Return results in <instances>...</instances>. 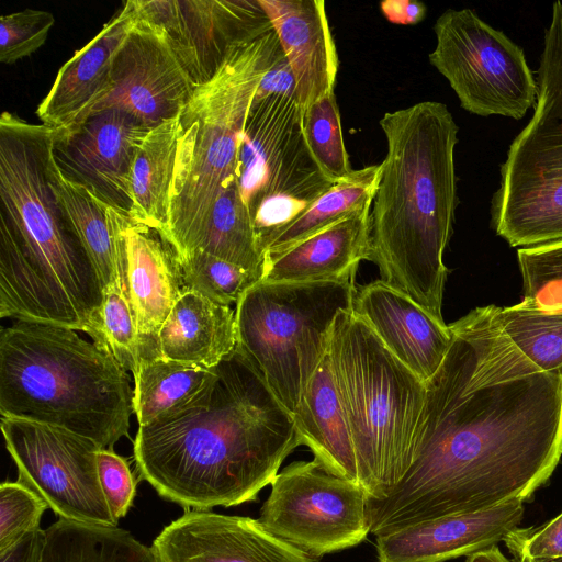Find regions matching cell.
I'll list each match as a JSON object with an SVG mask.
<instances>
[{
  "instance_id": "1",
  "label": "cell",
  "mask_w": 562,
  "mask_h": 562,
  "mask_svg": "<svg viewBox=\"0 0 562 562\" xmlns=\"http://www.w3.org/2000/svg\"><path fill=\"white\" fill-rule=\"evenodd\" d=\"M471 361V347L453 335L426 382L408 471L386 497L368 498L374 536L528 502L555 470L562 456V372L469 389Z\"/></svg>"
},
{
  "instance_id": "2",
  "label": "cell",
  "mask_w": 562,
  "mask_h": 562,
  "mask_svg": "<svg viewBox=\"0 0 562 562\" xmlns=\"http://www.w3.org/2000/svg\"><path fill=\"white\" fill-rule=\"evenodd\" d=\"M182 408L138 426L134 460L158 495L187 510L257 499L301 446L291 413L237 349Z\"/></svg>"
},
{
  "instance_id": "3",
  "label": "cell",
  "mask_w": 562,
  "mask_h": 562,
  "mask_svg": "<svg viewBox=\"0 0 562 562\" xmlns=\"http://www.w3.org/2000/svg\"><path fill=\"white\" fill-rule=\"evenodd\" d=\"M386 155L370 211L369 258L383 282L443 321V254L458 205V125L440 102L386 112Z\"/></svg>"
},
{
  "instance_id": "4",
  "label": "cell",
  "mask_w": 562,
  "mask_h": 562,
  "mask_svg": "<svg viewBox=\"0 0 562 562\" xmlns=\"http://www.w3.org/2000/svg\"><path fill=\"white\" fill-rule=\"evenodd\" d=\"M76 331L23 321L1 330L0 414L113 449L128 434L134 390L114 357Z\"/></svg>"
},
{
  "instance_id": "5",
  "label": "cell",
  "mask_w": 562,
  "mask_h": 562,
  "mask_svg": "<svg viewBox=\"0 0 562 562\" xmlns=\"http://www.w3.org/2000/svg\"><path fill=\"white\" fill-rule=\"evenodd\" d=\"M281 46L274 30L237 48L179 113L168 238L178 258L196 249L223 188L238 178L245 122Z\"/></svg>"
},
{
  "instance_id": "6",
  "label": "cell",
  "mask_w": 562,
  "mask_h": 562,
  "mask_svg": "<svg viewBox=\"0 0 562 562\" xmlns=\"http://www.w3.org/2000/svg\"><path fill=\"white\" fill-rule=\"evenodd\" d=\"M328 355L353 442L359 483L382 499L415 454L426 383L352 310L333 324Z\"/></svg>"
},
{
  "instance_id": "7",
  "label": "cell",
  "mask_w": 562,
  "mask_h": 562,
  "mask_svg": "<svg viewBox=\"0 0 562 562\" xmlns=\"http://www.w3.org/2000/svg\"><path fill=\"white\" fill-rule=\"evenodd\" d=\"M353 281H259L236 303L237 349L292 414L325 357L335 318L352 310Z\"/></svg>"
},
{
  "instance_id": "8",
  "label": "cell",
  "mask_w": 562,
  "mask_h": 562,
  "mask_svg": "<svg viewBox=\"0 0 562 562\" xmlns=\"http://www.w3.org/2000/svg\"><path fill=\"white\" fill-rule=\"evenodd\" d=\"M527 126L513 140L492 200L494 228L510 246L562 241V2L552 7Z\"/></svg>"
},
{
  "instance_id": "9",
  "label": "cell",
  "mask_w": 562,
  "mask_h": 562,
  "mask_svg": "<svg viewBox=\"0 0 562 562\" xmlns=\"http://www.w3.org/2000/svg\"><path fill=\"white\" fill-rule=\"evenodd\" d=\"M61 131L8 111L0 117V228L26 268L41 276L92 260L68 223L49 177Z\"/></svg>"
},
{
  "instance_id": "10",
  "label": "cell",
  "mask_w": 562,
  "mask_h": 562,
  "mask_svg": "<svg viewBox=\"0 0 562 562\" xmlns=\"http://www.w3.org/2000/svg\"><path fill=\"white\" fill-rule=\"evenodd\" d=\"M238 181L261 255L272 232L331 186L307 149L302 109L294 94L254 98L243 132Z\"/></svg>"
},
{
  "instance_id": "11",
  "label": "cell",
  "mask_w": 562,
  "mask_h": 562,
  "mask_svg": "<svg viewBox=\"0 0 562 562\" xmlns=\"http://www.w3.org/2000/svg\"><path fill=\"white\" fill-rule=\"evenodd\" d=\"M430 64L449 81L470 113L519 120L537 102L538 86L524 50L471 9H448L437 19Z\"/></svg>"
},
{
  "instance_id": "12",
  "label": "cell",
  "mask_w": 562,
  "mask_h": 562,
  "mask_svg": "<svg viewBox=\"0 0 562 562\" xmlns=\"http://www.w3.org/2000/svg\"><path fill=\"white\" fill-rule=\"evenodd\" d=\"M270 485L258 521L311 558L356 547L370 532L366 490L315 459L290 463Z\"/></svg>"
},
{
  "instance_id": "13",
  "label": "cell",
  "mask_w": 562,
  "mask_h": 562,
  "mask_svg": "<svg viewBox=\"0 0 562 562\" xmlns=\"http://www.w3.org/2000/svg\"><path fill=\"white\" fill-rule=\"evenodd\" d=\"M0 426L18 481L36 492L59 519L117 526L101 487L97 442L30 420L1 417Z\"/></svg>"
},
{
  "instance_id": "14",
  "label": "cell",
  "mask_w": 562,
  "mask_h": 562,
  "mask_svg": "<svg viewBox=\"0 0 562 562\" xmlns=\"http://www.w3.org/2000/svg\"><path fill=\"white\" fill-rule=\"evenodd\" d=\"M448 326L471 347L469 389L562 372V311L487 305Z\"/></svg>"
},
{
  "instance_id": "15",
  "label": "cell",
  "mask_w": 562,
  "mask_h": 562,
  "mask_svg": "<svg viewBox=\"0 0 562 562\" xmlns=\"http://www.w3.org/2000/svg\"><path fill=\"white\" fill-rule=\"evenodd\" d=\"M160 26L195 85L212 79L240 46L272 30L258 0H131Z\"/></svg>"
},
{
  "instance_id": "16",
  "label": "cell",
  "mask_w": 562,
  "mask_h": 562,
  "mask_svg": "<svg viewBox=\"0 0 562 562\" xmlns=\"http://www.w3.org/2000/svg\"><path fill=\"white\" fill-rule=\"evenodd\" d=\"M133 14V24L113 60V89L91 113L119 109L153 128L177 116L198 85L165 31L134 10Z\"/></svg>"
},
{
  "instance_id": "17",
  "label": "cell",
  "mask_w": 562,
  "mask_h": 562,
  "mask_svg": "<svg viewBox=\"0 0 562 562\" xmlns=\"http://www.w3.org/2000/svg\"><path fill=\"white\" fill-rule=\"evenodd\" d=\"M115 277L135 316L139 356L158 357V333L186 290L178 256L153 228L112 209Z\"/></svg>"
},
{
  "instance_id": "18",
  "label": "cell",
  "mask_w": 562,
  "mask_h": 562,
  "mask_svg": "<svg viewBox=\"0 0 562 562\" xmlns=\"http://www.w3.org/2000/svg\"><path fill=\"white\" fill-rule=\"evenodd\" d=\"M150 130L119 109L94 112L80 124L63 128L54 159L68 179L128 213L133 161Z\"/></svg>"
},
{
  "instance_id": "19",
  "label": "cell",
  "mask_w": 562,
  "mask_h": 562,
  "mask_svg": "<svg viewBox=\"0 0 562 562\" xmlns=\"http://www.w3.org/2000/svg\"><path fill=\"white\" fill-rule=\"evenodd\" d=\"M156 562H317L258 519L187 510L155 538Z\"/></svg>"
},
{
  "instance_id": "20",
  "label": "cell",
  "mask_w": 562,
  "mask_h": 562,
  "mask_svg": "<svg viewBox=\"0 0 562 562\" xmlns=\"http://www.w3.org/2000/svg\"><path fill=\"white\" fill-rule=\"evenodd\" d=\"M352 311L425 383L438 371L453 340L443 321L381 279L357 288Z\"/></svg>"
},
{
  "instance_id": "21",
  "label": "cell",
  "mask_w": 562,
  "mask_h": 562,
  "mask_svg": "<svg viewBox=\"0 0 562 562\" xmlns=\"http://www.w3.org/2000/svg\"><path fill=\"white\" fill-rule=\"evenodd\" d=\"M525 514L507 502L481 512L439 517L376 537L378 562H447L497 546Z\"/></svg>"
},
{
  "instance_id": "22",
  "label": "cell",
  "mask_w": 562,
  "mask_h": 562,
  "mask_svg": "<svg viewBox=\"0 0 562 562\" xmlns=\"http://www.w3.org/2000/svg\"><path fill=\"white\" fill-rule=\"evenodd\" d=\"M133 20L128 0L59 68L48 93L36 109L43 124L57 128L80 124L111 93L113 60Z\"/></svg>"
},
{
  "instance_id": "23",
  "label": "cell",
  "mask_w": 562,
  "mask_h": 562,
  "mask_svg": "<svg viewBox=\"0 0 562 562\" xmlns=\"http://www.w3.org/2000/svg\"><path fill=\"white\" fill-rule=\"evenodd\" d=\"M291 67L301 109L334 92L339 60L324 0H258Z\"/></svg>"
},
{
  "instance_id": "24",
  "label": "cell",
  "mask_w": 562,
  "mask_h": 562,
  "mask_svg": "<svg viewBox=\"0 0 562 562\" xmlns=\"http://www.w3.org/2000/svg\"><path fill=\"white\" fill-rule=\"evenodd\" d=\"M371 206L358 211L301 240L263 262L262 281H353L369 258Z\"/></svg>"
},
{
  "instance_id": "25",
  "label": "cell",
  "mask_w": 562,
  "mask_h": 562,
  "mask_svg": "<svg viewBox=\"0 0 562 562\" xmlns=\"http://www.w3.org/2000/svg\"><path fill=\"white\" fill-rule=\"evenodd\" d=\"M236 347L235 310L187 289L158 333L159 356L187 366L212 369Z\"/></svg>"
},
{
  "instance_id": "26",
  "label": "cell",
  "mask_w": 562,
  "mask_h": 562,
  "mask_svg": "<svg viewBox=\"0 0 562 562\" xmlns=\"http://www.w3.org/2000/svg\"><path fill=\"white\" fill-rule=\"evenodd\" d=\"M291 415L301 445L314 459L328 472L359 483L353 442L328 349Z\"/></svg>"
},
{
  "instance_id": "27",
  "label": "cell",
  "mask_w": 562,
  "mask_h": 562,
  "mask_svg": "<svg viewBox=\"0 0 562 562\" xmlns=\"http://www.w3.org/2000/svg\"><path fill=\"white\" fill-rule=\"evenodd\" d=\"M179 136V114L153 127L137 148L130 177V217L166 241Z\"/></svg>"
},
{
  "instance_id": "28",
  "label": "cell",
  "mask_w": 562,
  "mask_h": 562,
  "mask_svg": "<svg viewBox=\"0 0 562 562\" xmlns=\"http://www.w3.org/2000/svg\"><path fill=\"white\" fill-rule=\"evenodd\" d=\"M381 176V164L352 170L333 183L303 212L272 232L262 246L263 259L289 249L301 240L372 205Z\"/></svg>"
},
{
  "instance_id": "29",
  "label": "cell",
  "mask_w": 562,
  "mask_h": 562,
  "mask_svg": "<svg viewBox=\"0 0 562 562\" xmlns=\"http://www.w3.org/2000/svg\"><path fill=\"white\" fill-rule=\"evenodd\" d=\"M40 562H156L151 548L117 526L58 519L45 529Z\"/></svg>"
},
{
  "instance_id": "30",
  "label": "cell",
  "mask_w": 562,
  "mask_h": 562,
  "mask_svg": "<svg viewBox=\"0 0 562 562\" xmlns=\"http://www.w3.org/2000/svg\"><path fill=\"white\" fill-rule=\"evenodd\" d=\"M49 177L74 232L93 260L103 290L115 280L112 209L88 188L68 179L52 154Z\"/></svg>"
},
{
  "instance_id": "31",
  "label": "cell",
  "mask_w": 562,
  "mask_h": 562,
  "mask_svg": "<svg viewBox=\"0 0 562 562\" xmlns=\"http://www.w3.org/2000/svg\"><path fill=\"white\" fill-rule=\"evenodd\" d=\"M214 375V368L187 366L160 356L140 359L133 374V407L138 426L188 405Z\"/></svg>"
},
{
  "instance_id": "32",
  "label": "cell",
  "mask_w": 562,
  "mask_h": 562,
  "mask_svg": "<svg viewBox=\"0 0 562 562\" xmlns=\"http://www.w3.org/2000/svg\"><path fill=\"white\" fill-rule=\"evenodd\" d=\"M196 249L262 276L265 259L238 178L217 196Z\"/></svg>"
},
{
  "instance_id": "33",
  "label": "cell",
  "mask_w": 562,
  "mask_h": 562,
  "mask_svg": "<svg viewBox=\"0 0 562 562\" xmlns=\"http://www.w3.org/2000/svg\"><path fill=\"white\" fill-rule=\"evenodd\" d=\"M83 333L99 348L110 352L126 371L133 374L136 372L140 361L136 321L123 285L116 277L103 290L102 304Z\"/></svg>"
},
{
  "instance_id": "34",
  "label": "cell",
  "mask_w": 562,
  "mask_h": 562,
  "mask_svg": "<svg viewBox=\"0 0 562 562\" xmlns=\"http://www.w3.org/2000/svg\"><path fill=\"white\" fill-rule=\"evenodd\" d=\"M302 130L315 165L329 183L352 172L334 92L302 109Z\"/></svg>"
},
{
  "instance_id": "35",
  "label": "cell",
  "mask_w": 562,
  "mask_h": 562,
  "mask_svg": "<svg viewBox=\"0 0 562 562\" xmlns=\"http://www.w3.org/2000/svg\"><path fill=\"white\" fill-rule=\"evenodd\" d=\"M178 260L186 289L221 305L231 306L237 303L262 278L260 273L200 249L188 252Z\"/></svg>"
},
{
  "instance_id": "36",
  "label": "cell",
  "mask_w": 562,
  "mask_h": 562,
  "mask_svg": "<svg viewBox=\"0 0 562 562\" xmlns=\"http://www.w3.org/2000/svg\"><path fill=\"white\" fill-rule=\"evenodd\" d=\"M527 307L562 311V241L517 251Z\"/></svg>"
},
{
  "instance_id": "37",
  "label": "cell",
  "mask_w": 562,
  "mask_h": 562,
  "mask_svg": "<svg viewBox=\"0 0 562 562\" xmlns=\"http://www.w3.org/2000/svg\"><path fill=\"white\" fill-rule=\"evenodd\" d=\"M48 504L20 481L0 485V553L26 533L40 529Z\"/></svg>"
},
{
  "instance_id": "38",
  "label": "cell",
  "mask_w": 562,
  "mask_h": 562,
  "mask_svg": "<svg viewBox=\"0 0 562 562\" xmlns=\"http://www.w3.org/2000/svg\"><path fill=\"white\" fill-rule=\"evenodd\" d=\"M55 18L50 12L25 9L0 19V61L14 64L44 45Z\"/></svg>"
},
{
  "instance_id": "39",
  "label": "cell",
  "mask_w": 562,
  "mask_h": 562,
  "mask_svg": "<svg viewBox=\"0 0 562 562\" xmlns=\"http://www.w3.org/2000/svg\"><path fill=\"white\" fill-rule=\"evenodd\" d=\"M503 541L514 562H562V513L539 527H516Z\"/></svg>"
},
{
  "instance_id": "40",
  "label": "cell",
  "mask_w": 562,
  "mask_h": 562,
  "mask_svg": "<svg viewBox=\"0 0 562 562\" xmlns=\"http://www.w3.org/2000/svg\"><path fill=\"white\" fill-rule=\"evenodd\" d=\"M98 471L101 487L113 518L119 522L131 506L136 494V480L127 460L113 449H100Z\"/></svg>"
},
{
  "instance_id": "41",
  "label": "cell",
  "mask_w": 562,
  "mask_h": 562,
  "mask_svg": "<svg viewBox=\"0 0 562 562\" xmlns=\"http://www.w3.org/2000/svg\"><path fill=\"white\" fill-rule=\"evenodd\" d=\"M270 93H291L295 95L294 77L282 49L263 75L254 98H261Z\"/></svg>"
},
{
  "instance_id": "42",
  "label": "cell",
  "mask_w": 562,
  "mask_h": 562,
  "mask_svg": "<svg viewBox=\"0 0 562 562\" xmlns=\"http://www.w3.org/2000/svg\"><path fill=\"white\" fill-rule=\"evenodd\" d=\"M45 530L26 533L14 546L0 553V562H40Z\"/></svg>"
},
{
  "instance_id": "43",
  "label": "cell",
  "mask_w": 562,
  "mask_h": 562,
  "mask_svg": "<svg viewBox=\"0 0 562 562\" xmlns=\"http://www.w3.org/2000/svg\"><path fill=\"white\" fill-rule=\"evenodd\" d=\"M381 12L392 23L413 25L424 20L426 5L413 0H386L380 3Z\"/></svg>"
},
{
  "instance_id": "44",
  "label": "cell",
  "mask_w": 562,
  "mask_h": 562,
  "mask_svg": "<svg viewBox=\"0 0 562 562\" xmlns=\"http://www.w3.org/2000/svg\"><path fill=\"white\" fill-rule=\"evenodd\" d=\"M465 562H510L499 550L497 546H493L480 550L469 557Z\"/></svg>"
}]
</instances>
